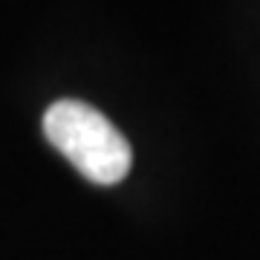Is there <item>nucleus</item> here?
I'll return each mask as SVG.
<instances>
[{
    "label": "nucleus",
    "instance_id": "obj_1",
    "mask_svg": "<svg viewBox=\"0 0 260 260\" xmlns=\"http://www.w3.org/2000/svg\"><path fill=\"white\" fill-rule=\"evenodd\" d=\"M44 133L49 145L95 185H116L130 174L133 150L121 130L104 113L78 99L52 104L44 113Z\"/></svg>",
    "mask_w": 260,
    "mask_h": 260
}]
</instances>
